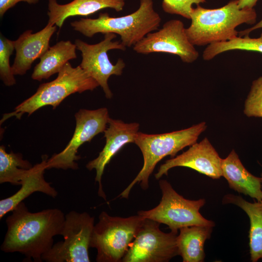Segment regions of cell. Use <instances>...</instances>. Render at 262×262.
<instances>
[{
    "label": "cell",
    "instance_id": "obj_1",
    "mask_svg": "<svg viewBox=\"0 0 262 262\" xmlns=\"http://www.w3.org/2000/svg\"><path fill=\"white\" fill-rule=\"evenodd\" d=\"M11 212L5 220L7 230L1 250L42 262L43 256L54 245V237L61 235L66 215L56 208L32 213L23 201Z\"/></svg>",
    "mask_w": 262,
    "mask_h": 262
},
{
    "label": "cell",
    "instance_id": "obj_2",
    "mask_svg": "<svg viewBox=\"0 0 262 262\" xmlns=\"http://www.w3.org/2000/svg\"><path fill=\"white\" fill-rule=\"evenodd\" d=\"M238 0H231L216 9H207L197 5L191 14V23L186 28L190 42L194 45L205 46L233 39L238 34V26L254 25L257 15L253 8L240 9Z\"/></svg>",
    "mask_w": 262,
    "mask_h": 262
},
{
    "label": "cell",
    "instance_id": "obj_3",
    "mask_svg": "<svg viewBox=\"0 0 262 262\" xmlns=\"http://www.w3.org/2000/svg\"><path fill=\"white\" fill-rule=\"evenodd\" d=\"M140 6L129 15L111 17L100 13L96 18H81L70 23L73 30L87 37L98 33H114L120 36L126 47L134 46L148 33L158 29L161 18L153 8L152 0H140Z\"/></svg>",
    "mask_w": 262,
    "mask_h": 262
},
{
    "label": "cell",
    "instance_id": "obj_4",
    "mask_svg": "<svg viewBox=\"0 0 262 262\" xmlns=\"http://www.w3.org/2000/svg\"><path fill=\"white\" fill-rule=\"evenodd\" d=\"M205 122L188 128L162 134H148L138 132L134 143L140 149L144 158L143 166L134 180L119 195L127 198L136 183L144 190L148 187V179L156 165L167 156H174L179 151L196 143L200 134L206 129Z\"/></svg>",
    "mask_w": 262,
    "mask_h": 262
},
{
    "label": "cell",
    "instance_id": "obj_5",
    "mask_svg": "<svg viewBox=\"0 0 262 262\" xmlns=\"http://www.w3.org/2000/svg\"><path fill=\"white\" fill-rule=\"evenodd\" d=\"M58 74L52 81L40 84L33 95L17 105L13 112L4 114L0 124L12 117L20 119L25 113L30 116L45 106L50 105L55 109L71 94L92 91L99 86L80 65L74 67L69 62Z\"/></svg>",
    "mask_w": 262,
    "mask_h": 262
},
{
    "label": "cell",
    "instance_id": "obj_6",
    "mask_svg": "<svg viewBox=\"0 0 262 262\" xmlns=\"http://www.w3.org/2000/svg\"><path fill=\"white\" fill-rule=\"evenodd\" d=\"M145 219L139 214L121 217L102 212L94 225L90 244V247L97 249L96 261L121 262Z\"/></svg>",
    "mask_w": 262,
    "mask_h": 262
},
{
    "label": "cell",
    "instance_id": "obj_7",
    "mask_svg": "<svg viewBox=\"0 0 262 262\" xmlns=\"http://www.w3.org/2000/svg\"><path fill=\"white\" fill-rule=\"evenodd\" d=\"M159 186L162 194L160 203L152 209L139 211L138 214L165 224L171 231L176 232L182 228L193 226H214L213 221L206 219L199 212L206 203L205 199H186L166 180H161Z\"/></svg>",
    "mask_w": 262,
    "mask_h": 262
},
{
    "label": "cell",
    "instance_id": "obj_8",
    "mask_svg": "<svg viewBox=\"0 0 262 262\" xmlns=\"http://www.w3.org/2000/svg\"><path fill=\"white\" fill-rule=\"evenodd\" d=\"M94 217L86 212L72 211L65 216L61 235L63 240L54 244L42 257L47 262H89V248Z\"/></svg>",
    "mask_w": 262,
    "mask_h": 262
},
{
    "label": "cell",
    "instance_id": "obj_9",
    "mask_svg": "<svg viewBox=\"0 0 262 262\" xmlns=\"http://www.w3.org/2000/svg\"><path fill=\"white\" fill-rule=\"evenodd\" d=\"M160 224L145 218L121 262H167L179 255L178 232H163Z\"/></svg>",
    "mask_w": 262,
    "mask_h": 262
},
{
    "label": "cell",
    "instance_id": "obj_10",
    "mask_svg": "<svg viewBox=\"0 0 262 262\" xmlns=\"http://www.w3.org/2000/svg\"><path fill=\"white\" fill-rule=\"evenodd\" d=\"M116 37L115 33H107L104 34L102 41L95 44H89L80 39L75 40L74 43L77 49L82 53V60L80 66L97 82L108 99L113 97L108 83L109 77L113 75H121L126 66L122 59H118L115 65L109 59L108 51L126 49L121 42L113 41Z\"/></svg>",
    "mask_w": 262,
    "mask_h": 262
},
{
    "label": "cell",
    "instance_id": "obj_11",
    "mask_svg": "<svg viewBox=\"0 0 262 262\" xmlns=\"http://www.w3.org/2000/svg\"><path fill=\"white\" fill-rule=\"evenodd\" d=\"M75 117L76 127L71 139L64 150L48 159L47 169H77L76 161L80 159L77 155L79 148L84 143L90 142L98 133L104 132L110 119L106 108L94 110L80 109L75 114Z\"/></svg>",
    "mask_w": 262,
    "mask_h": 262
},
{
    "label": "cell",
    "instance_id": "obj_12",
    "mask_svg": "<svg viewBox=\"0 0 262 262\" xmlns=\"http://www.w3.org/2000/svg\"><path fill=\"white\" fill-rule=\"evenodd\" d=\"M185 29L180 20L167 21L162 29L148 33L135 44L133 50L144 54L153 52L173 54L179 56L184 63H193L197 60L199 53L189 40Z\"/></svg>",
    "mask_w": 262,
    "mask_h": 262
},
{
    "label": "cell",
    "instance_id": "obj_13",
    "mask_svg": "<svg viewBox=\"0 0 262 262\" xmlns=\"http://www.w3.org/2000/svg\"><path fill=\"white\" fill-rule=\"evenodd\" d=\"M222 159L207 138L195 143L181 154L165 161L155 174L157 180L167 175L172 168L181 166L192 168L213 179L222 176Z\"/></svg>",
    "mask_w": 262,
    "mask_h": 262
},
{
    "label": "cell",
    "instance_id": "obj_14",
    "mask_svg": "<svg viewBox=\"0 0 262 262\" xmlns=\"http://www.w3.org/2000/svg\"><path fill=\"white\" fill-rule=\"evenodd\" d=\"M108 126L104 131L105 145L98 156L87 163L86 167L89 170L95 169V181L98 183V195L106 200V196L101 183L102 176L106 165L112 157L125 145L134 143L138 133L139 124L136 122L126 123L121 120L110 118Z\"/></svg>",
    "mask_w": 262,
    "mask_h": 262
},
{
    "label": "cell",
    "instance_id": "obj_15",
    "mask_svg": "<svg viewBox=\"0 0 262 262\" xmlns=\"http://www.w3.org/2000/svg\"><path fill=\"white\" fill-rule=\"evenodd\" d=\"M56 30V25L48 23L41 31L33 33L32 30H27L14 41L16 57L12 66L14 75L26 74L33 62L47 51Z\"/></svg>",
    "mask_w": 262,
    "mask_h": 262
},
{
    "label": "cell",
    "instance_id": "obj_16",
    "mask_svg": "<svg viewBox=\"0 0 262 262\" xmlns=\"http://www.w3.org/2000/svg\"><path fill=\"white\" fill-rule=\"evenodd\" d=\"M48 159L47 155H43L42 161L28 170L21 182L20 189L10 196L0 200V219L34 192H41L52 198L57 196V190L44 176Z\"/></svg>",
    "mask_w": 262,
    "mask_h": 262
},
{
    "label": "cell",
    "instance_id": "obj_17",
    "mask_svg": "<svg viewBox=\"0 0 262 262\" xmlns=\"http://www.w3.org/2000/svg\"><path fill=\"white\" fill-rule=\"evenodd\" d=\"M125 0H73L65 4L56 0H48V23L61 28L65 21L71 16H87L105 8L117 12L123 10Z\"/></svg>",
    "mask_w": 262,
    "mask_h": 262
},
{
    "label": "cell",
    "instance_id": "obj_18",
    "mask_svg": "<svg viewBox=\"0 0 262 262\" xmlns=\"http://www.w3.org/2000/svg\"><path fill=\"white\" fill-rule=\"evenodd\" d=\"M221 169L222 176L227 180L230 188L257 201H262V178L249 173L234 150L226 158L222 159Z\"/></svg>",
    "mask_w": 262,
    "mask_h": 262
},
{
    "label": "cell",
    "instance_id": "obj_19",
    "mask_svg": "<svg viewBox=\"0 0 262 262\" xmlns=\"http://www.w3.org/2000/svg\"><path fill=\"white\" fill-rule=\"evenodd\" d=\"M76 49L75 44L69 40L60 41L50 47L35 66L32 78L41 81L58 73L69 60L77 58Z\"/></svg>",
    "mask_w": 262,
    "mask_h": 262
},
{
    "label": "cell",
    "instance_id": "obj_20",
    "mask_svg": "<svg viewBox=\"0 0 262 262\" xmlns=\"http://www.w3.org/2000/svg\"><path fill=\"white\" fill-rule=\"evenodd\" d=\"M223 204L231 203L241 208L250 220L249 246L250 260L257 262L262 259V201L251 203L241 196L228 194L223 198Z\"/></svg>",
    "mask_w": 262,
    "mask_h": 262
},
{
    "label": "cell",
    "instance_id": "obj_21",
    "mask_svg": "<svg viewBox=\"0 0 262 262\" xmlns=\"http://www.w3.org/2000/svg\"><path fill=\"white\" fill-rule=\"evenodd\" d=\"M179 230L177 245L182 261L204 262L205 257L204 246L206 240L211 236L213 227L193 226L183 227Z\"/></svg>",
    "mask_w": 262,
    "mask_h": 262
},
{
    "label": "cell",
    "instance_id": "obj_22",
    "mask_svg": "<svg viewBox=\"0 0 262 262\" xmlns=\"http://www.w3.org/2000/svg\"><path fill=\"white\" fill-rule=\"evenodd\" d=\"M33 166L24 160L21 153H7L5 147H0V183L19 185L29 169Z\"/></svg>",
    "mask_w": 262,
    "mask_h": 262
},
{
    "label": "cell",
    "instance_id": "obj_23",
    "mask_svg": "<svg viewBox=\"0 0 262 262\" xmlns=\"http://www.w3.org/2000/svg\"><path fill=\"white\" fill-rule=\"evenodd\" d=\"M234 50L262 53V33L257 38H251L249 35L237 36L229 41L210 44L203 51L202 57L204 60L209 61L220 53Z\"/></svg>",
    "mask_w": 262,
    "mask_h": 262
},
{
    "label": "cell",
    "instance_id": "obj_24",
    "mask_svg": "<svg viewBox=\"0 0 262 262\" xmlns=\"http://www.w3.org/2000/svg\"><path fill=\"white\" fill-rule=\"evenodd\" d=\"M15 50L14 41L0 35V78L3 83L8 86L16 83L12 66L10 65V58Z\"/></svg>",
    "mask_w": 262,
    "mask_h": 262
},
{
    "label": "cell",
    "instance_id": "obj_25",
    "mask_svg": "<svg viewBox=\"0 0 262 262\" xmlns=\"http://www.w3.org/2000/svg\"><path fill=\"white\" fill-rule=\"evenodd\" d=\"M244 113L248 117L262 118V76L253 81L245 102Z\"/></svg>",
    "mask_w": 262,
    "mask_h": 262
},
{
    "label": "cell",
    "instance_id": "obj_26",
    "mask_svg": "<svg viewBox=\"0 0 262 262\" xmlns=\"http://www.w3.org/2000/svg\"><path fill=\"white\" fill-rule=\"evenodd\" d=\"M206 0H163V10L170 14L180 15L190 19L193 5L205 2Z\"/></svg>",
    "mask_w": 262,
    "mask_h": 262
},
{
    "label": "cell",
    "instance_id": "obj_27",
    "mask_svg": "<svg viewBox=\"0 0 262 262\" xmlns=\"http://www.w3.org/2000/svg\"><path fill=\"white\" fill-rule=\"evenodd\" d=\"M39 0H0V16L2 17L4 14L17 3L24 1L29 4H36Z\"/></svg>",
    "mask_w": 262,
    "mask_h": 262
},
{
    "label": "cell",
    "instance_id": "obj_28",
    "mask_svg": "<svg viewBox=\"0 0 262 262\" xmlns=\"http://www.w3.org/2000/svg\"><path fill=\"white\" fill-rule=\"evenodd\" d=\"M259 0H238V5L240 9L253 8Z\"/></svg>",
    "mask_w": 262,
    "mask_h": 262
},
{
    "label": "cell",
    "instance_id": "obj_29",
    "mask_svg": "<svg viewBox=\"0 0 262 262\" xmlns=\"http://www.w3.org/2000/svg\"><path fill=\"white\" fill-rule=\"evenodd\" d=\"M261 28H262V19L260 21L253 25L251 27L239 32L238 34L239 35V36L241 37L249 35V34L251 32Z\"/></svg>",
    "mask_w": 262,
    "mask_h": 262
},
{
    "label": "cell",
    "instance_id": "obj_30",
    "mask_svg": "<svg viewBox=\"0 0 262 262\" xmlns=\"http://www.w3.org/2000/svg\"></svg>",
    "mask_w": 262,
    "mask_h": 262
}]
</instances>
